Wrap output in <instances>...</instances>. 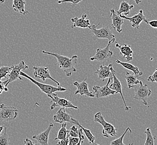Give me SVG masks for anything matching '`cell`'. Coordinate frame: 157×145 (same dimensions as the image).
I'll use <instances>...</instances> for the list:
<instances>
[{
	"instance_id": "obj_1",
	"label": "cell",
	"mask_w": 157,
	"mask_h": 145,
	"mask_svg": "<svg viewBox=\"0 0 157 145\" xmlns=\"http://www.w3.org/2000/svg\"><path fill=\"white\" fill-rule=\"evenodd\" d=\"M42 53L43 54L52 55L56 58L57 60L56 64L59 65L60 69L63 70L67 76H71L73 72H76L77 70L75 66L77 63V55H73L72 57L70 58L66 56L61 55L58 53H50L45 50L42 51Z\"/></svg>"
},
{
	"instance_id": "obj_2",
	"label": "cell",
	"mask_w": 157,
	"mask_h": 145,
	"mask_svg": "<svg viewBox=\"0 0 157 145\" xmlns=\"http://www.w3.org/2000/svg\"><path fill=\"white\" fill-rule=\"evenodd\" d=\"M100 24V22H99L96 25L93 24L90 28V32L94 35V40L99 39H106L109 40V41H111L112 43H114L115 42L116 36L113 34L111 29L108 26H104L98 29L97 28Z\"/></svg>"
},
{
	"instance_id": "obj_3",
	"label": "cell",
	"mask_w": 157,
	"mask_h": 145,
	"mask_svg": "<svg viewBox=\"0 0 157 145\" xmlns=\"http://www.w3.org/2000/svg\"><path fill=\"white\" fill-rule=\"evenodd\" d=\"M20 76L28 79L31 82H33L34 84L37 85L39 87V88L41 90V91L44 93H45L46 95H47L48 96L52 95L53 93H56V91H67L66 88H63L62 86L54 87L53 85L45 84H43V83L38 82L36 80H35L34 78H33L31 76H29L28 74H26V73L23 72L22 71H21V72H20Z\"/></svg>"
},
{
	"instance_id": "obj_4",
	"label": "cell",
	"mask_w": 157,
	"mask_h": 145,
	"mask_svg": "<svg viewBox=\"0 0 157 145\" xmlns=\"http://www.w3.org/2000/svg\"><path fill=\"white\" fill-rule=\"evenodd\" d=\"M94 121L100 123L103 127L102 135L104 137L108 138L109 136L115 137L117 136V131L115 127L106 122L100 112H98L94 115Z\"/></svg>"
},
{
	"instance_id": "obj_5",
	"label": "cell",
	"mask_w": 157,
	"mask_h": 145,
	"mask_svg": "<svg viewBox=\"0 0 157 145\" xmlns=\"http://www.w3.org/2000/svg\"><path fill=\"white\" fill-rule=\"evenodd\" d=\"M138 87L133 88L135 90V95L134 99L138 101H142L143 104L148 106V98L151 95V89L148 88L147 84H143V82L140 81Z\"/></svg>"
},
{
	"instance_id": "obj_6",
	"label": "cell",
	"mask_w": 157,
	"mask_h": 145,
	"mask_svg": "<svg viewBox=\"0 0 157 145\" xmlns=\"http://www.w3.org/2000/svg\"><path fill=\"white\" fill-rule=\"evenodd\" d=\"M111 44L113 43L109 41L108 44L105 48H98L96 51V54L94 56L90 58V60L91 61L96 60L103 63L110 60L113 55V52L110 49V45Z\"/></svg>"
},
{
	"instance_id": "obj_7",
	"label": "cell",
	"mask_w": 157,
	"mask_h": 145,
	"mask_svg": "<svg viewBox=\"0 0 157 145\" xmlns=\"http://www.w3.org/2000/svg\"><path fill=\"white\" fill-rule=\"evenodd\" d=\"M0 109V121H11L17 117L18 110L13 106L1 104Z\"/></svg>"
},
{
	"instance_id": "obj_8",
	"label": "cell",
	"mask_w": 157,
	"mask_h": 145,
	"mask_svg": "<svg viewBox=\"0 0 157 145\" xmlns=\"http://www.w3.org/2000/svg\"><path fill=\"white\" fill-rule=\"evenodd\" d=\"M48 97L52 99V101L50 102L51 105L50 110H53L56 107H63L64 108H74L75 110H78V107L73 104L71 101L65 98H60L58 97V96L55 93Z\"/></svg>"
},
{
	"instance_id": "obj_9",
	"label": "cell",
	"mask_w": 157,
	"mask_h": 145,
	"mask_svg": "<svg viewBox=\"0 0 157 145\" xmlns=\"http://www.w3.org/2000/svg\"><path fill=\"white\" fill-rule=\"evenodd\" d=\"M11 69L10 70L9 74L8 76V82L6 84L7 87L9 84L12 82L16 81L17 80H22V78L21 76H20V72L22 70L27 69L29 66L25 64V61L22 60L20 63L11 66Z\"/></svg>"
},
{
	"instance_id": "obj_10",
	"label": "cell",
	"mask_w": 157,
	"mask_h": 145,
	"mask_svg": "<svg viewBox=\"0 0 157 145\" xmlns=\"http://www.w3.org/2000/svg\"><path fill=\"white\" fill-rule=\"evenodd\" d=\"M53 120L56 122L62 123L64 122L75 124L77 126L79 125L78 121L71 117L69 114L67 113L64 108L61 107L58 110L56 113L54 115Z\"/></svg>"
},
{
	"instance_id": "obj_11",
	"label": "cell",
	"mask_w": 157,
	"mask_h": 145,
	"mask_svg": "<svg viewBox=\"0 0 157 145\" xmlns=\"http://www.w3.org/2000/svg\"><path fill=\"white\" fill-rule=\"evenodd\" d=\"M34 75L35 78H38L41 79L43 81H45L47 79H49L57 84L58 86H62V84L56 80L53 79L52 76H50V72L48 67L43 66H33Z\"/></svg>"
},
{
	"instance_id": "obj_12",
	"label": "cell",
	"mask_w": 157,
	"mask_h": 145,
	"mask_svg": "<svg viewBox=\"0 0 157 145\" xmlns=\"http://www.w3.org/2000/svg\"><path fill=\"white\" fill-rule=\"evenodd\" d=\"M111 79L109 78L107 83L103 87H99L98 85H95L93 87V90L94 91L95 97L97 98H104L107 97L110 95H114L116 93V91L112 90L109 87V84L111 82Z\"/></svg>"
},
{
	"instance_id": "obj_13",
	"label": "cell",
	"mask_w": 157,
	"mask_h": 145,
	"mask_svg": "<svg viewBox=\"0 0 157 145\" xmlns=\"http://www.w3.org/2000/svg\"><path fill=\"white\" fill-rule=\"evenodd\" d=\"M113 64H110L109 65H101L99 69L96 70L95 73L98 74L99 79H101L102 82L106 78L113 79V72H115L113 67Z\"/></svg>"
},
{
	"instance_id": "obj_14",
	"label": "cell",
	"mask_w": 157,
	"mask_h": 145,
	"mask_svg": "<svg viewBox=\"0 0 157 145\" xmlns=\"http://www.w3.org/2000/svg\"><path fill=\"white\" fill-rule=\"evenodd\" d=\"M120 16L123 19L129 20V21L131 22L132 28L136 29H138L139 28L140 24L143 21L144 22L148 21V20L145 17L143 13V11L142 9H140L137 14H136L134 16H132L131 17H129L128 16L122 15H120Z\"/></svg>"
},
{
	"instance_id": "obj_15",
	"label": "cell",
	"mask_w": 157,
	"mask_h": 145,
	"mask_svg": "<svg viewBox=\"0 0 157 145\" xmlns=\"http://www.w3.org/2000/svg\"><path fill=\"white\" fill-rule=\"evenodd\" d=\"M86 80L87 78H85V80L81 83L78 82L73 83V85L77 88L75 94H79L81 95H86L88 97H94L95 95L88 90V84L86 83Z\"/></svg>"
},
{
	"instance_id": "obj_16",
	"label": "cell",
	"mask_w": 157,
	"mask_h": 145,
	"mask_svg": "<svg viewBox=\"0 0 157 145\" xmlns=\"http://www.w3.org/2000/svg\"><path fill=\"white\" fill-rule=\"evenodd\" d=\"M111 14L110 15V19L112 20V28L116 30L119 33H121L123 32V29L121 28V26L124 24V19L121 17L120 16L116 13L115 10L112 9H110Z\"/></svg>"
},
{
	"instance_id": "obj_17",
	"label": "cell",
	"mask_w": 157,
	"mask_h": 145,
	"mask_svg": "<svg viewBox=\"0 0 157 145\" xmlns=\"http://www.w3.org/2000/svg\"><path fill=\"white\" fill-rule=\"evenodd\" d=\"M54 125L51 123L48 126L47 129L44 132L38 134L37 135H34L33 136V139H35L37 141L38 143L36 145H48V140H49V136L51 130L53 128Z\"/></svg>"
},
{
	"instance_id": "obj_18",
	"label": "cell",
	"mask_w": 157,
	"mask_h": 145,
	"mask_svg": "<svg viewBox=\"0 0 157 145\" xmlns=\"http://www.w3.org/2000/svg\"><path fill=\"white\" fill-rule=\"evenodd\" d=\"M87 15L86 13L82 14L81 18L75 17L71 19L72 22H73V25L72 26V28H90L91 26L90 20L87 19Z\"/></svg>"
},
{
	"instance_id": "obj_19",
	"label": "cell",
	"mask_w": 157,
	"mask_h": 145,
	"mask_svg": "<svg viewBox=\"0 0 157 145\" xmlns=\"http://www.w3.org/2000/svg\"><path fill=\"white\" fill-rule=\"evenodd\" d=\"M115 72H113V83L109 86V87L112 90H113V91H116V94L120 93L121 95V96L122 99H123V102H124V103L125 105V110H129L131 108V107H128L126 105L125 101L124 96H123L121 83V82H120L119 80L117 78L116 76H115Z\"/></svg>"
},
{
	"instance_id": "obj_20",
	"label": "cell",
	"mask_w": 157,
	"mask_h": 145,
	"mask_svg": "<svg viewBox=\"0 0 157 145\" xmlns=\"http://www.w3.org/2000/svg\"><path fill=\"white\" fill-rule=\"evenodd\" d=\"M115 46L119 49L120 54H121L124 58H125L129 61L133 60L132 54L134 52L131 49L130 45L124 44L123 45H120L116 42Z\"/></svg>"
},
{
	"instance_id": "obj_21",
	"label": "cell",
	"mask_w": 157,
	"mask_h": 145,
	"mask_svg": "<svg viewBox=\"0 0 157 145\" xmlns=\"http://www.w3.org/2000/svg\"><path fill=\"white\" fill-rule=\"evenodd\" d=\"M25 5L26 2L25 0H13L12 7L15 11L18 12L25 16L29 13L28 10L25 9Z\"/></svg>"
},
{
	"instance_id": "obj_22",
	"label": "cell",
	"mask_w": 157,
	"mask_h": 145,
	"mask_svg": "<svg viewBox=\"0 0 157 145\" xmlns=\"http://www.w3.org/2000/svg\"><path fill=\"white\" fill-rule=\"evenodd\" d=\"M139 76L135 75L134 73L133 74H130L128 72H126L125 78L126 83H127V85L128 88H132L134 85H137L139 84L140 80H139Z\"/></svg>"
},
{
	"instance_id": "obj_23",
	"label": "cell",
	"mask_w": 157,
	"mask_h": 145,
	"mask_svg": "<svg viewBox=\"0 0 157 145\" xmlns=\"http://www.w3.org/2000/svg\"><path fill=\"white\" fill-rule=\"evenodd\" d=\"M134 7V5H129L128 2L126 1H123L121 2L119 9H118L116 13L119 16L123 13L124 15L127 16L129 15L130 13L131 9H132Z\"/></svg>"
},
{
	"instance_id": "obj_24",
	"label": "cell",
	"mask_w": 157,
	"mask_h": 145,
	"mask_svg": "<svg viewBox=\"0 0 157 145\" xmlns=\"http://www.w3.org/2000/svg\"><path fill=\"white\" fill-rule=\"evenodd\" d=\"M115 60H116V62L117 63L119 64H120L121 65H122L124 68H125L126 69L132 71V72H134L135 75L139 76H140L143 75V72H140V71H139L138 68L137 66H134V65H133L132 64L121 61L119 60V59H115Z\"/></svg>"
},
{
	"instance_id": "obj_25",
	"label": "cell",
	"mask_w": 157,
	"mask_h": 145,
	"mask_svg": "<svg viewBox=\"0 0 157 145\" xmlns=\"http://www.w3.org/2000/svg\"><path fill=\"white\" fill-rule=\"evenodd\" d=\"M66 126V122L62 123V126H61L59 131H58L57 137L54 139L55 140L64 139H66L68 136H69V133H68L69 130L67 129Z\"/></svg>"
},
{
	"instance_id": "obj_26",
	"label": "cell",
	"mask_w": 157,
	"mask_h": 145,
	"mask_svg": "<svg viewBox=\"0 0 157 145\" xmlns=\"http://www.w3.org/2000/svg\"><path fill=\"white\" fill-rule=\"evenodd\" d=\"M79 127H80L82 130L83 132L85 133V135L87 137V138L88 139V141H89V143L90 144H94V145H98L97 143H96L94 141H95V137L94 136L92 135V133H91V131L90 129L85 128V127L82 126L80 124L78 125Z\"/></svg>"
},
{
	"instance_id": "obj_27",
	"label": "cell",
	"mask_w": 157,
	"mask_h": 145,
	"mask_svg": "<svg viewBox=\"0 0 157 145\" xmlns=\"http://www.w3.org/2000/svg\"><path fill=\"white\" fill-rule=\"evenodd\" d=\"M7 127H4L3 132L0 134V145H9L10 139L6 133Z\"/></svg>"
},
{
	"instance_id": "obj_28",
	"label": "cell",
	"mask_w": 157,
	"mask_h": 145,
	"mask_svg": "<svg viewBox=\"0 0 157 145\" xmlns=\"http://www.w3.org/2000/svg\"><path fill=\"white\" fill-rule=\"evenodd\" d=\"M145 133L147 135L146 141L145 143V145H154V141L155 138L152 136V134L151 132V128L148 127L145 131Z\"/></svg>"
},
{
	"instance_id": "obj_29",
	"label": "cell",
	"mask_w": 157,
	"mask_h": 145,
	"mask_svg": "<svg viewBox=\"0 0 157 145\" xmlns=\"http://www.w3.org/2000/svg\"><path fill=\"white\" fill-rule=\"evenodd\" d=\"M128 131H130V132L132 133V130L130 128V127H128L126 129L125 131L122 135V136H120L119 138L114 139L112 142L110 143V145H125V143L123 142V139L124 137V136L126 134L127 132Z\"/></svg>"
},
{
	"instance_id": "obj_30",
	"label": "cell",
	"mask_w": 157,
	"mask_h": 145,
	"mask_svg": "<svg viewBox=\"0 0 157 145\" xmlns=\"http://www.w3.org/2000/svg\"><path fill=\"white\" fill-rule=\"evenodd\" d=\"M11 68L7 66L0 67V80L3 78H7L9 74Z\"/></svg>"
},
{
	"instance_id": "obj_31",
	"label": "cell",
	"mask_w": 157,
	"mask_h": 145,
	"mask_svg": "<svg viewBox=\"0 0 157 145\" xmlns=\"http://www.w3.org/2000/svg\"><path fill=\"white\" fill-rule=\"evenodd\" d=\"M8 82V79L5 81H1L0 80V94H1L3 91H7L9 89L7 88L6 84Z\"/></svg>"
},
{
	"instance_id": "obj_32",
	"label": "cell",
	"mask_w": 157,
	"mask_h": 145,
	"mask_svg": "<svg viewBox=\"0 0 157 145\" xmlns=\"http://www.w3.org/2000/svg\"><path fill=\"white\" fill-rule=\"evenodd\" d=\"M83 0H59L58 1V3H63V2H71L72 3V6H75L78 3L82 2Z\"/></svg>"
},
{
	"instance_id": "obj_33",
	"label": "cell",
	"mask_w": 157,
	"mask_h": 145,
	"mask_svg": "<svg viewBox=\"0 0 157 145\" xmlns=\"http://www.w3.org/2000/svg\"><path fill=\"white\" fill-rule=\"evenodd\" d=\"M69 145H78L79 139V137H75L72 136H69Z\"/></svg>"
},
{
	"instance_id": "obj_34",
	"label": "cell",
	"mask_w": 157,
	"mask_h": 145,
	"mask_svg": "<svg viewBox=\"0 0 157 145\" xmlns=\"http://www.w3.org/2000/svg\"><path fill=\"white\" fill-rule=\"evenodd\" d=\"M79 141L78 143V145H82L83 142V140L85 139V136L83 135V130L82 128L79 127Z\"/></svg>"
},
{
	"instance_id": "obj_35",
	"label": "cell",
	"mask_w": 157,
	"mask_h": 145,
	"mask_svg": "<svg viewBox=\"0 0 157 145\" xmlns=\"http://www.w3.org/2000/svg\"><path fill=\"white\" fill-rule=\"evenodd\" d=\"M147 80L148 82H156L157 83V68L154 73L151 76H149Z\"/></svg>"
},
{
	"instance_id": "obj_36",
	"label": "cell",
	"mask_w": 157,
	"mask_h": 145,
	"mask_svg": "<svg viewBox=\"0 0 157 145\" xmlns=\"http://www.w3.org/2000/svg\"><path fill=\"white\" fill-rule=\"evenodd\" d=\"M69 136H68L67 137L66 139H61V140H60L59 141L58 143H57V144H58V145H67L69 144V139H68V137H69Z\"/></svg>"
},
{
	"instance_id": "obj_37",
	"label": "cell",
	"mask_w": 157,
	"mask_h": 145,
	"mask_svg": "<svg viewBox=\"0 0 157 145\" xmlns=\"http://www.w3.org/2000/svg\"><path fill=\"white\" fill-rule=\"evenodd\" d=\"M146 23L151 26V27L153 28H157V20H151L150 21H146Z\"/></svg>"
},
{
	"instance_id": "obj_38",
	"label": "cell",
	"mask_w": 157,
	"mask_h": 145,
	"mask_svg": "<svg viewBox=\"0 0 157 145\" xmlns=\"http://www.w3.org/2000/svg\"><path fill=\"white\" fill-rule=\"evenodd\" d=\"M24 145H36V143H35L34 142H32L30 139L26 138L25 139V141H24Z\"/></svg>"
},
{
	"instance_id": "obj_39",
	"label": "cell",
	"mask_w": 157,
	"mask_h": 145,
	"mask_svg": "<svg viewBox=\"0 0 157 145\" xmlns=\"http://www.w3.org/2000/svg\"><path fill=\"white\" fill-rule=\"evenodd\" d=\"M4 127L5 126H0V134L3 131V129H4Z\"/></svg>"
},
{
	"instance_id": "obj_40",
	"label": "cell",
	"mask_w": 157,
	"mask_h": 145,
	"mask_svg": "<svg viewBox=\"0 0 157 145\" xmlns=\"http://www.w3.org/2000/svg\"><path fill=\"white\" fill-rule=\"evenodd\" d=\"M135 2V3H136L137 5H138L139 3H140L142 0H134Z\"/></svg>"
},
{
	"instance_id": "obj_41",
	"label": "cell",
	"mask_w": 157,
	"mask_h": 145,
	"mask_svg": "<svg viewBox=\"0 0 157 145\" xmlns=\"http://www.w3.org/2000/svg\"><path fill=\"white\" fill-rule=\"evenodd\" d=\"M5 0H0V3H3L5 2Z\"/></svg>"
},
{
	"instance_id": "obj_42",
	"label": "cell",
	"mask_w": 157,
	"mask_h": 145,
	"mask_svg": "<svg viewBox=\"0 0 157 145\" xmlns=\"http://www.w3.org/2000/svg\"></svg>"
}]
</instances>
